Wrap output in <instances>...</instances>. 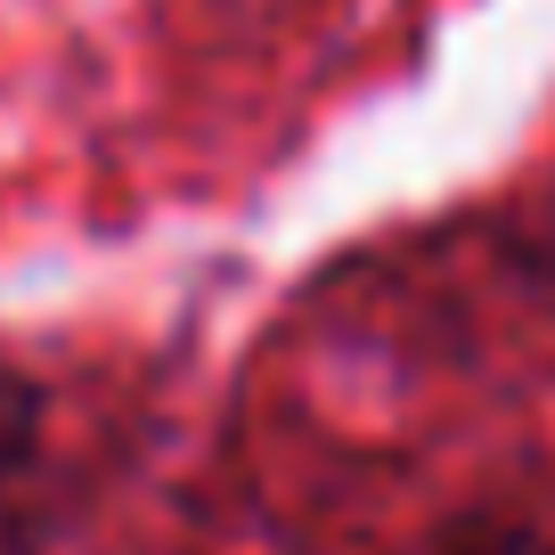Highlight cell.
<instances>
[{
  "label": "cell",
  "instance_id": "6da1fadb",
  "mask_svg": "<svg viewBox=\"0 0 555 555\" xmlns=\"http://www.w3.org/2000/svg\"><path fill=\"white\" fill-rule=\"evenodd\" d=\"M34 434H41V392L25 376H9L0 367V482L34 457Z\"/></svg>",
  "mask_w": 555,
  "mask_h": 555
},
{
  "label": "cell",
  "instance_id": "7a4b0ae2",
  "mask_svg": "<svg viewBox=\"0 0 555 555\" xmlns=\"http://www.w3.org/2000/svg\"><path fill=\"white\" fill-rule=\"evenodd\" d=\"M441 555H555V539L522 531V522H474V531H457Z\"/></svg>",
  "mask_w": 555,
  "mask_h": 555
}]
</instances>
